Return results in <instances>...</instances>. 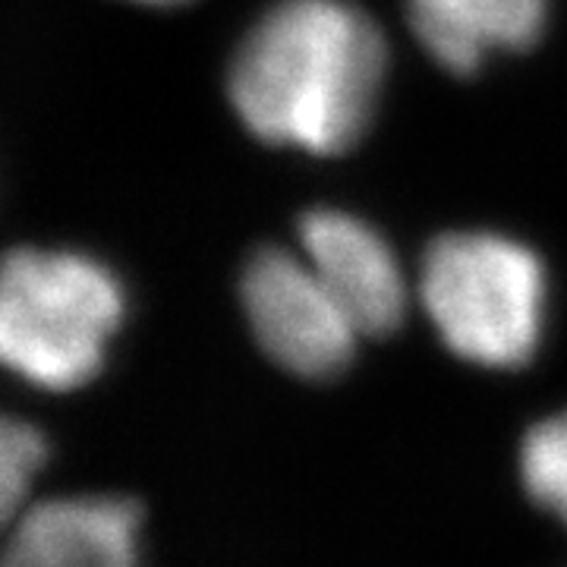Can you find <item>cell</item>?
Here are the masks:
<instances>
[{
    "label": "cell",
    "mask_w": 567,
    "mask_h": 567,
    "mask_svg": "<svg viewBox=\"0 0 567 567\" xmlns=\"http://www.w3.org/2000/svg\"><path fill=\"white\" fill-rule=\"evenodd\" d=\"M385 73L375 22L347 0H281L237 48L227 92L262 142L338 155L363 136Z\"/></svg>",
    "instance_id": "1"
},
{
    "label": "cell",
    "mask_w": 567,
    "mask_h": 567,
    "mask_svg": "<svg viewBox=\"0 0 567 567\" xmlns=\"http://www.w3.org/2000/svg\"><path fill=\"white\" fill-rule=\"evenodd\" d=\"M123 319L121 281L80 252L17 249L0 278V357L20 379L73 391L99 375Z\"/></svg>",
    "instance_id": "2"
},
{
    "label": "cell",
    "mask_w": 567,
    "mask_h": 567,
    "mask_svg": "<svg viewBox=\"0 0 567 567\" xmlns=\"http://www.w3.org/2000/svg\"><path fill=\"white\" fill-rule=\"evenodd\" d=\"M420 297L442 341L470 363L517 369L543 338V262L511 237H439L423 256Z\"/></svg>",
    "instance_id": "3"
},
{
    "label": "cell",
    "mask_w": 567,
    "mask_h": 567,
    "mask_svg": "<svg viewBox=\"0 0 567 567\" xmlns=\"http://www.w3.org/2000/svg\"><path fill=\"white\" fill-rule=\"evenodd\" d=\"M246 319L262 350L300 379H331L344 372L360 331L334 303L312 265L265 246L240 281Z\"/></svg>",
    "instance_id": "4"
},
{
    "label": "cell",
    "mask_w": 567,
    "mask_h": 567,
    "mask_svg": "<svg viewBox=\"0 0 567 567\" xmlns=\"http://www.w3.org/2000/svg\"><path fill=\"white\" fill-rule=\"evenodd\" d=\"M306 262L365 338L391 334L404 319L406 290L394 252L360 218L316 208L300 218Z\"/></svg>",
    "instance_id": "5"
},
{
    "label": "cell",
    "mask_w": 567,
    "mask_h": 567,
    "mask_svg": "<svg viewBox=\"0 0 567 567\" xmlns=\"http://www.w3.org/2000/svg\"><path fill=\"white\" fill-rule=\"evenodd\" d=\"M10 524L3 567H140L142 511L121 495L41 502Z\"/></svg>",
    "instance_id": "6"
},
{
    "label": "cell",
    "mask_w": 567,
    "mask_h": 567,
    "mask_svg": "<svg viewBox=\"0 0 567 567\" xmlns=\"http://www.w3.org/2000/svg\"><path fill=\"white\" fill-rule=\"evenodd\" d=\"M413 35L451 73H473L492 51L539 39L546 0H406Z\"/></svg>",
    "instance_id": "7"
},
{
    "label": "cell",
    "mask_w": 567,
    "mask_h": 567,
    "mask_svg": "<svg viewBox=\"0 0 567 567\" xmlns=\"http://www.w3.org/2000/svg\"><path fill=\"white\" fill-rule=\"evenodd\" d=\"M520 480L529 498L567 527V410L529 429L520 445Z\"/></svg>",
    "instance_id": "8"
},
{
    "label": "cell",
    "mask_w": 567,
    "mask_h": 567,
    "mask_svg": "<svg viewBox=\"0 0 567 567\" xmlns=\"http://www.w3.org/2000/svg\"><path fill=\"white\" fill-rule=\"evenodd\" d=\"M44 461L48 439L32 423L7 416L0 429V507L7 524L25 511V495Z\"/></svg>",
    "instance_id": "9"
},
{
    "label": "cell",
    "mask_w": 567,
    "mask_h": 567,
    "mask_svg": "<svg viewBox=\"0 0 567 567\" xmlns=\"http://www.w3.org/2000/svg\"><path fill=\"white\" fill-rule=\"evenodd\" d=\"M136 3H152V7H171V3H183V0H136Z\"/></svg>",
    "instance_id": "10"
}]
</instances>
